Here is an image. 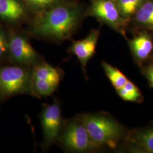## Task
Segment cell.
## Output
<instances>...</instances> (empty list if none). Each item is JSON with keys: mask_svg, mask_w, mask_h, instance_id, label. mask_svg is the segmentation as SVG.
I'll return each mask as SVG.
<instances>
[{"mask_svg": "<svg viewBox=\"0 0 153 153\" xmlns=\"http://www.w3.org/2000/svg\"><path fill=\"white\" fill-rule=\"evenodd\" d=\"M81 18V10L76 6L61 2L43 11L36 16L31 33L42 38L64 40L75 31Z\"/></svg>", "mask_w": 153, "mask_h": 153, "instance_id": "obj_1", "label": "cell"}, {"mask_svg": "<svg viewBox=\"0 0 153 153\" xmlns=\"http://www.w3.org/2000/svg\"><path fill=\"white\" fill-rule=\"evenodd\" d=\"M78 117L99 149L104 146L116 148L124 134L120 124L108 115L86 114Z\"/></svg>", "mask_w": 153, "mask_h": 153, "instance_id": "obj_2", "label": "cell"}, {"mask_svg": "<svg viewBox=\"0 0 153 153\" xmlns=\"http://www.w3.org/2000/svg\"><path fill=\"white\" fill-rule=\"evenodd\" d=\"M33 67L15 65L0 66V97L28 94L33 95Z\"/></svg>", "mask_w": 153, "mask_h": 153, "instance_id": "obj_3", "label": "cell"}, {"mask_svg": "<svg viewBox=\"0 0 153 153\" xmlns=\"http://www.w3.org/2000/svg\"><path fill=\"white\" fill-rule=\"evenodd\" d=\"M57 141L66 150L84 153L99 150L79 117L64 123Z\"/></svg>", "mask_w": 153, "mask_h": 153, "instance_id": "obj_4", "label": "cell"}, {"mask_svg": "<svg viewBox=\"0 0 153 153\" xmlns=\"http://www.w3.org/2000/svg\"><path fill=\"white\" fill-rule=\"evenodd\" d=\"M60 69L41 61L33 66L32 71L33 95L35 97L49 96L58 87L61 79Z\"/></svg>", "mask_w": 153, "mask_h": 153, "instance_id": "obj_5", "label": "cell"}, {"mask_svg": "<svg viewBox=\"0 0 153 153\" xmlns=\"http://www.w3.org/2000/svg\"><path fill=\"white\" fill-rule=\"evenodd\" d=\"M40 121L43 134V147L47 149L57 141L65 123L60 104L57 99L53 103L44 107L40 114Z\"/></svg>", "mask_w": 153, "mask_h": 153, "instance_id": "obj_6", "label": "cell"}, {"mask_svg": "<svg viewBox=\"0 0 153 153\" xmlns=\"http://www.w3.org/2000/svg\"><path fill=\"white\" fill-rule=\"evenodd\" d=\"M88 14L122 35L127 21L121 16L115 0H93Z\"/></svg>", "mask_w": 153, "mask_h": 153, "instance_id": "obj_7", "label": "cell"}, {"mask_svg": "<svg viewBox=\"0 0 153 153\" xmlns=\"http://www.w3.org/2000/svg\"><path fill=\"white\" fill-rule=\"evenodd\" d=\"M8 52L11 60L20 65L33 67L41 62L27 39L21 35L14 34L10 37Z\"/></svg>", "mask_w": 153, "mask_h": 153, "instance_id": "obj_8", "label": "cell"}, {"mask_svg": "<svg viewBox=\"0 0 153 153\" xmlns=\"http://www.w3.org/2000/svg\"><path fill=\"white\" fill-rule=\"evenodd\" d=\"M99 34V29H93L85 38L74 41L70 47V52L76 56L85 73L88 62L95 53Z\"/></svg>", "mask_w": 153, "mask_h": 153, "instance_id": "obj_9", "label": "cell"}, {"mask_svg": "<svg viewBox=\"0 0 153 153\" xmlns=\"http://www.w3.org/2000/svg\"><path fill=\"white\" fill-rule=\"evenodd\" d=\"M129 46L135 61L142 65L153 52V39L148 33L143 32L131 39Z\"/></svg>", "mask_w": 153, "mask_h": 153, "instance_id": "obj_10", "label": "cell"}, {"mask_svg": "<svg viewBox=\"0 0 153 153\" xmlns=\"http://www.w3.org/2000/svg\"><path fill=\"white\" fill-rule=\"evenodd\" d=\"M25 6L20 0H0V18L6 21L18 22L26 16Z\"/></svg>", "mask_w": 153, "mask_h": 153, "instance_id": "obj_11", "label": "cell"}, {"mask_svg": "<svg viewBox=\"0 0 153 153\" xmlns=\"http://www.w3.org/2000/svg\"><path fill=\"white\" fill-rule=\"evenodd\" d=\"M129 141L133 151L153 153V127L133 133Z\"/></svg>", "mask_w": 153, "mask_h": 153, "instance_id": "obj_12", "label": "cell"}, {"mask_svg": "<svg viewBox=\"0 0 153 153\" xmlns=\"http://www.w3.org/2000/svg\"><path fill=\"white\" fill-rule=\"evenodd\" d=\"M134 16L140 26L153 30V0H146Z\"/></svg>", "mask_w": 153, "mask_h": 153, "instance_id": "obj_13", "label": "cell"}, {"mask_svg": "<svg viewBox=\"0 0 153 153\" xmlns=\"http://www.w3.org/2000/svg\"><path fill=\"white\" fill-rule=\"evenodd\" d=\"M102 67L106 76L116 90L123 88L129 80L119 69L110 65L108 62H103Z\"/></svg>", "mask_w": 153, "mask_h": 153, "instance_id": "obj_14", "label": "cell"}, {"mask_svg": "<svg viewBox=\"0 0 153 153\" xmlns=\"http://www.w3.org/2000/svg\"><path fill=\"white\" fill-rule=\"evenodd\" d=\"M121 16L128 21L134 16L146 0H115Z\"/></svg>", "mask_w": 153, "mask_h": 153, "instance_id": "obj_15", "label": "cell"}, {"mask_svg": "<svg viewBox=\"0 0 153 153\" xmlns=\"http://www.w3.org/2000/svg\"><path fill=\"white\" fill-rule=\"evenodd\" d=\"M116 92L121 98L126 102H140L142 99V94L139 88L129 80L123 88L117 90Z\"/></svg>", "mask_w": 153, "mask_h": 153, "instance_id": "obj_16", "label": "cell"}, {"mask_svg": "<svg viewBox=\"0 0 153 153\" xmlns=\"http://www.w3.org/2000/svg\"><path fill=\"white\" fill-rule=\"evenodd\" d=\"M26 5L36 11H41L47 9L61 2L62 0H21Z\"/></svg>", "mask_w": 153, "mask_h": 153, "instance_id": "obj_17", "label": "cell"}, {"mask_svg": "<svg viewBox=\"0 0 153 153\" xmlns=\"http://www.w3.org/2000/svg\"><path fill=\"white\" fill-rule=\"evenodd\" d=\"M8 43L4 31L0 28V58L2 57L8 51Z\"/></svg>", "mask_w": 153, "mask_h": 153, "instance_id": "obj_18", "label": "cell"}, {"mask_svg": "<svg viewBox=\"0 0 153 153\" xmlns=\"http://www.w3.org/2000/svg\"><path fill=\"white\" fill-rule=\"evenodd\" d=\"M142 73L148 79L150 85L153 88V63L145 66L142 69Z\"/></svg>", "mask_w": 153, "mask_h": 153, "instance_id": "obj_19", "label": "cell"}]
</instances>
